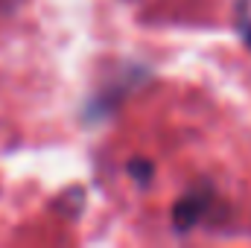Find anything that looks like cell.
Here are the masks:
<instances>
[{"label":"cell","instance_id":"obj_1","mask_svg":"<svg viewBox=\"0 0 251 248\" xmlns=\"http://www.w3.org/2000/svg\"><path fill=\"white\" fill-rule=\"evenodd\" d=\"M146 79H149V67L126 64V70H120V76H117V79L105 82V85H102V88H100V91L85 102L82 120H85V123H100V120L111 117V114L123 105L126 97H128L134 88H140Z\"/></svg>","mask_w":251,"mask_h":248},{"label":"cell","instance_id":"obj_5","mask_svg":"<svg viewBox=\"0 0 251 248\" xmlns=\"http://www.w3.org/2000/svg\"><path fill=\"white\" fill-rule=\"evenodd\" d=\"M15 6H18V3H15V0H0V9H9V12H12V9H15Z\"/></svg>","mask_w":251,"mask_h":248},{"label":"cell","instance_id":"obj_3","mask_svg":"<svg viewBox=\"0 0 251 248\" xmlns=\"http://www.w3.org/2000/svg\"><path fill=\"white\" fill-rule=\"evenodd\" d=\"M126 175L134 181V187H140V190H146V187L155 181V164L149 161V158H128L126 161Z\"/></svg>","mask_w":251,"mask_h":248},{"label":"cell","instance_id":"obj_2","mask_svg":"<svg viewBox=\"0 0 251 248\" xmlns=\"http://www.w3.org/2000/svg\"><path fill=\"white\" fill-rule=\"evenodd\" d=\"M213 207H216V187L210 184V181H199V184L187 187V190L176 198V204H173V210H170L173 231H176V234H190V231H196V228L210 216Z\"/></svg>","mask_w":251,"mask_h":248},{"label":"cell","instance_id":"obj_4","mask_svg":"<svg viewBox=\"0 0 251 248\" xmlns=\"http://www.w3.org/2000/svg\"><path fill=\"white\" fill-rule=\"evenodd\" d=\"M240 38H243V44L251 50V21H240Z\"/></svg>","mask_w":251,"mask_h":248}]
</instances>
